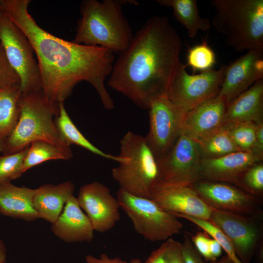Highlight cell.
<instances>
[{
  "instance_id": "cell-36",
  "label": "cell",
  "mask_w": 263,
  "mask_h": 263,
  "mask_svg": "<svg viewBox=\"0 0 263 263\" xmlns=\"http://www.w3.org/2000/svg\"><path fill=\"white\" fill-rule=\"evenodd\" d=\"M168 263H183L181 243L170 238L167 240Z\"/></svg>"
},
{
  "instance_id": "cell-9",
  "label": "cell",
  "mask_w": 263,
  "mask_h": 263,
  "mask_svg": "<svg viewBox=\"0 0 263 263\" xmlns=\"http://www.w3.org/2000/svg\"><path fill=\"white\" fill-rule=\"evenodd\" d=\"M225 65L199 74L190 75L181 62L169 87L167 97L185 113L203 102L218 95Z\"/></svg>"
},
{
  "instance_id": "cell-5",
  "label": "cell",
  "mask_w": 263,
  "mask_h": 263,
  "mask_svg": "<svg viewBox=\"0 0 263 263\" xmlns=\"http://www.w3.org/2000/svg\"><path fill=\"white\" fill-rule=\"evenodd\" d=\"M210 24L236 51L263 50V0H211Z\"/></svg>"
},
{
  "instance_id": "cell-41",
  "label": "cell",
  "mask_w": 263,
  "mask_h": 263,
  "mask_svg": "<svg viewBox=\"0 0 263 263\" xmlns=\"http://www.w3.org/2000/svg\"><path fill=\"white\" fill-rule=\"evenodd\" d=\"M207 263H234L227 256L225 255L219 260L214 261L208 262Z\"/></svg>"
},
{
  "instance_id": "cell-13",
  "label": "cell",
  "mask_w": 263,
  "mask_h": 263,
  "mask_svg": "<svg viewBox=\"0 0 263 263\" xmlns=\"http://www.w3.org/2000/svg\"><path fill=\"white\" fill-rule=\"evenodd\" d=\"M191 186L213 208L258 218L262 213L258 198L225 182L200 180Z\"/></svg>"
},
{
  "instance_id": "cell-39",
  "label": "cell",
  "mask_w": 263,
  "mask_h": 263,
  "mask_svg": "<svg viewBox=\"0 0 263 263\" xmlns=\"http://www.w3.org/2000/svg\"><path fill=\"white\" fill-rule=\"evenodd\" d=\"M253 152L262 160L263 157V122L257 125L255 143Z\"/></svg>"
},
{
  "instance_id": "cell-31",
  "label": "cell",
  "mask_w": 263,
  "mask_h": 263,
  "mask_svg": "<svg viewBox=\"0 0 263 263\" xmlns=\"http://www.w3.org/2000/svg\"><path fill=\"white\" fill-rule=\"evenodd\" d=\"M187 65L194 71L201 72L212 69L215 63V55L206 42L191 48L188 54Z\"/></svg>"
},
{
  "instance_id": "cell-21",
  "label": "cell",
  "mask_w": 263,
  "mask_h": 263,
  "mask_svg": "<svg viewBox=\"0 0 263 263\" xmlns=\"http://www.w3.org/2000/svg\"><path fill=\"white\" fill-rule=\"evenodd\" d=\"M74 190L75 186L71 181L57 185L45 184L35 189L32 202L39 218L54 223L66 201L73 195Z\"/></svg>"
},
{
  "instance_id": "cell-34",
  "label": "cell",
  "mask_w": 263,
  "mask_h": 263,
  "mask_svg": "<svg viewBox=\"0 0 263 263\" xmlns=\"http://www.w3.org/2000/svg\"><path fill=\"white\" fill-rule=\"evenodd\" d=\"M181 245L183 263H207L195 248L191 238L188 234L185 235Z\"/></svg>"
},
{
  "instance_id": "cell-11",
  "label": "cell",
  "mask_w": 263,
  "mask_h": 263,
  "mask_svg": "<svg viewBox=\"0 0 263 263\" xmlns=\"http://www.w3.org/2000/svg\"><path fill=\"white\" fill-rule=\"evenodd\" d=\"M148 110L150 128L144 137L157 163L166 156L181 134L185 113L167 95L152 101Z\"/></svg>"
},
{
  "instance_id": "cell-12",
  "label": "cell",
  "mask_w": 263,
  "mask_h": 263,
  "mask_svg": "<svg viewBox=\"0 0 263 263\" xmlns=\"http://www.w3.org/2000/svg\"><path fill=\"white\" fill-rule=\"evenodd\" d=\"M211 208L209 221L227 237L243 263H250L263 243V225L258 217Z\"/></svg>"
},
{
  "instance_id": "cell-4",
  "label": "cell",
  "mask_w": 263,
  "mask_h": 263,
  "mask_svg": "<svg viewBox=\"0 0 263 263\" xmlns=\"http://www.w3.org/2000/svg\"><path fill=\"white\" fill-rule=\"evenodd\" d=\"M59 113V104L48 100L42 91L22 93L18 122L1 153L19 152L34 141H43L73 154L70 147L62 141L56 130L54 117Z\"/></svg>"
},
{
  "instance_id": "cell-26",
  "label": "cell",
  "mask_w": 263,
  "mask_h": 263,
  "mask_svg": "<svg viewBox=\"0 0 263 263\" xmlns=\"http://www.w3.org/2000/svg\"><path fill=\"white\" fill-rule=\"evenodd\" d=\"M73 154L50 143L36 141L29 146L24 158L22 172L23 173L31 168L50 160H69Z\"/></svg>"
},
{
  "instance_id": "cell-3",
  "label": "cell",
  "mask_w": 263,
  "mask_h": 263,
  "mask_svg": "<svg viewBox=\"0 0 263 263\" xmlns=\"http://www.w3.org/2000/svg\"><path fill=\"white\" fill-rule=\"evenodd\" d=\"M120 0H85L80 6L81 17L77 22L73 42L100 46L119 53L128 46L134 34Z\"/></svg>"
},
{
  "instance_id": "cell-14",
  "label": "cell",
  "mask_w": 263,
  "mask_h": 263,
  "mask_svg": "<svg viewBox=\"0 0 263 263\" xmlns=\"http://www.w3.org/2000/svg\"><path fill=\"white\" fill-rule=\"evenodd\" d=\"M76 198L94 231L106 232L113 228L120 219L118 200L103 184L94 181L82 186Z\"/></svg>"
},
{
  "instance_id": "cell-37",
  "label": "cell",
  "mask_w": 263,
  "mask_h": 263,
  "mask_svg": "<svg viewBox=\"0 0 263 263\" xmlns=\"http://www.w3.org/2000/svg\"><path fill=\"white\" fill-rule=\"evenodd\" d=\"M86 263H142L139 258H134L130 261H124L118 258H111L107 254H101L98 258L91 255L85 256Z\"/></svg>"
},
{
  "instance_id": "cell-16",
  "label": "cell",
  "mask_w": 263,
  "mask_h": 263,
  "mask_svg": "<svg viewBox=\"0 0 263 263\" xmlns=\"http://www.w3.org/2000/svg\"><path fill=\"white\" fill-rule=\"evenodd\" d=\"M263 79V50H251L225 65L218 95L226 106L256 82Z\"/></svg>"
},
{
  "instance_id": "cell-1",
  "label": "cell",
  "mask_w": 263,
  "mask_h": 263,
  "mask_svg": "<svg viewBox=\"0 0 263 263\" xmlns=\"http://www.w3.org/2000/svg\"><path fill=\"white\" fill-rule=\"evenodd\" d=\"M30 0H2L0 10L25 34L34 49L42 91L49 101L59 104L79 82L86 81L98 94L104 107L114 103L104 81L111 74L113 53L100 46L77 44L59 38L40 27L28 11Z\"/></svg>"
},
{
  "instance_id": "cell-32",
  "label": "cell",
  "mask_w": 263,
  "mask_h": 263,
  "mask_svg": "<svg viewBox=\"0 0 263 263\" xmlns=\"http://www.w3.org/2000/svg\"><path fill=\"white\" fill-rule=\"evenodd\" d=\"M237 185L244 191L257 198L263 191V165L258 163L248 169L242 176Z\"/></svg>"
},
{
  "instance_id": "cell-8",
  "label": "cell",
  "mask_w": 263,
  "mask_h": 263,
  "mask_svg": "<svg viewBox=\"0 0 263 263\" xmlns=\"http://www.w3.org/2000/svg\"><path fill=\"white\" fill-rule=\"evenodd\" d=\"M0 43L20 78L22 93L42 91L39 67L31 43L0 9Z\"/></svg>"
},
{
  "instance_id": "cell-17",
  "label": "cell",
  "mask_w": 263,
  "mask_h": 263,
  "mask_svg": "<svg viewBox=\"0 0 263 263\" xmlns=\"http://www.w3.org/2000/svg\"><path fill=\"white\" fill-rule=\"evenodd\" d=\"M226 107L218 95L199 104L184 114L181 134L198 142L223 125Z\"/></svg>"
},
{
  "instance_id": "cell-40",
  "label": "cell",
  "mask_w": 263,
  "mask_h": 263,
  "mask_svg": "<svg viewBox=\"0 0 263 263\" xmlns=\"http://www.w3.org/2000/svg\"><path fill=\"white\" fill-rule=\"evenodd\" d=\"M209 249L212 257L215 260H217L221 255L223 249L220 244L212 238L209 239Z\"/></svg>"
},
{
  "instance_id": "cell-38",
  "label": "cell",
  "mask_w": 263,
  "mask_h": 263,
  "mask_svg": "<svg viewBox=\"0 0 263 263\" xmlns=\"http://www.w3.org/2000/svg\"><path fill=\"white\" fill-rule=\"evenodd\" d=\"M167 248L168 242L165 241L158 248L153 251L147 260L142 263H168Z\"/></svg>"
},
{
  "instance_id": "cell-10",
  "label": "cell",
  "mask_w": 263,
  "mask_h": 263,
  "mask_svg": "<svg viewBox=\"0 0 263 263\" xmlns=\"http://www.w3.org/2000/svg\"><path fill=\"white\" fill-rule=\"evenodd\" d=\"M203 158L198 142L181 134L166 156L157 163L158 181L191 186L200 180Z\"/></svg>"
},
{
  "instance_id": "cell-29",
  "label": "cell",
  "mask_w": 263,
  "mask_h": 263,
  "mask_svg": "<svg viewBox=\"0 0 263 263\" xmlns=\"http://www.w3.org/2000/svg\"><path fill=\"white\" fill-rule=\"evenodd\" d=\"M178 218H182L191 222L216 240L222 249L234 263H243L238 257L234 247L225 234L208 220L196 218L187 215H176Z\"/></svg>"
},
{
  "instance_id": "cell-35",
  "label": "cell",
  "mask_w": 263,
  "mask_h": 263,
  "mask_svg": "<svg viewBox=\"0 0 263 263\" xmlns=\"http://www.w3.org/2000/svg\"><path fill=\"white\" fill-rule=\"evenodd\" d=\"M205 232L199 231L191 238L192 242L202 257L207 262L214 261L209 249V239Z\"/></svg>"
},
{
  "instance_id": "cell-24",
  "label": "cell",
  "mask_w": 263,
  "mask_h": 263,
  "mask_svg": "<svg viewBox=\"0 0 263 263\" xmlns=\"http://www.w3.org/2000/svg\"><path fill=\"white\" fill-rule=\"evenodd\" d=\"M159 4L171 8L176 19L188 31L189 37L194 38L200 31H207L210 22L200 16L196 0H157Z\"/></svg>"
},
{
  "instance_id": "cell-19",
  "label": "cell",
  "mask_w": 263,
  "mask_h": 263,
  "mask_svg": "<svg viewBox=\"0 0 263 263\" xmlns=\"http://www.w3.org/2000/svg\"><path fill=\"white\" fill-rule=\"evenodd\" d=\"M51 224L52 231L64 242H90L94 239L92 224L74 195L66 201L62 213Z\"/></svg>"
},
{
  "instance_id": "cell-6",
  "label": "cell",
  "mask_w": 263,
  "mask_h": 263,
  "mask_svg": "<svg viewBox=\"0 0 263 263\" xmlns=\"http://www.w3.org/2000/svg\"><path fill=\"white\" fill-rule=\"evenodd\" d=\"M119 156L123 160L112 170L119 189L132 195L150 198L158 181L156 159L144 136L128 132L120 141Z\"/></svg>"
},
{
  "instance_id": "cell-25",
  "label": "cell",
  "mask_w": 263,
  "mask_h": 263,
  "mask_svg": "<svg viewBox=\"0 0 263 263\" xmlns=\"http://www.w3.org/2000/svg\"><path fill=\"white\" fill-rule=\"evenodd\" d=\"M21 94L20 86L0 89V153L18 122Z\"/></svg>"
},
{
  "instance_id": "cell-33",
  "label": "cell",
  "mask_w": 263,
  "mask_h": 263,
  "mask_svg": "<svg viewBox=\"0 0 263 263\" xmlns=\"http://www.w3.org/2000/svg\"><path fill=\"white\" fill-rule=\"evenodd\" d=\"M20 85V78L9 63L0 43V89Z\"/></svg>"
},
{
  "instance_id": "cell-27",
  "label": "cell",
  "mask_w": 263,
  "mask_h": 263,
  "mask_svg": "<svg viewBox=\"0 0 263 263\" xmlns=\"http://www.w3.org/2000/svg\"><path fill=\"white\" fill-rule=\"evenodd\" d=\"M203 158H215L240 151L223 125L198 142Z\"/></svg>"
},
{
  "instance_id": "cell-28",
  "label": "cell",
  "mask_w": 263,
  "mask_h": 263,
  "mask_svg": "<svg viewBox=\"0 0 263 263\" xmlns=\"http://www.w3.org/2000/svg\"><path fill=\"white\" fill-rule=\"evenodd\" d=\"M257 125L253 122H243L229 123L224 125L239 150L253 152Z\"/></svg>"
},
{
  "instance_id": "cell-23",
  "label": "cell",
  "mask_w": 263,
  "mask_h": 263,
  "mask_svg": "<svg viewBox=\"0 0 263 263\" xmlns=\"http://www.w3.org/2000/svg\"><path fill=\"white\" fill-rule=\"evenodd\" d=\"M59 113L55 118L54 122L57 132L67 146L75 145L82 147L92 153L118 163L122 161L119 156L106 153L89 141L77 129L68 115L64 102L59 103Z\"/></svg>"
},
{
  "instance_id": "cell-30",
  "label": "cell",
  "mask_w": 263,
  "mask_h": 263,
  "mask_svg": "<svg viewBox=\"0 0 263 263\" xmlns=\"http://www.w3.org/2000/svg\"><path fill=\"white\" fill-rule=\"evenodd\" d=\"M28 148L16 153L0 155V184L11 182L23 174V161Z\"/></svg>"
},
{
  "instance_id": "cell-20",
  "label": "cell",
  "mask_w": 263,
  "mask_h": 263,
  "mask_svg": "<svg viewBox=\"0 0 263 263\" xmlns=\"http://www.w3.org/2000/svg\"><path fill=\"white\" fill-rule=\"evenodd\" d=\"M263 122V79L256 82L227 105L223 125L232 122Z\"/></svg>"
},
{
  "instance_id": "cell-42",
  "label": "cell",
  "mask_w": 263,
  "mask_h": 263,
  "mask_svg": "<svg viewBox=\"0 0 263 263\" xmlns=\"http://www.w3.org/2000/svg\"><path fill=\"white\" fill-rule=\"evenodd\" d=\"M2 0H0V8L1 3H2Z\"/></svg>"
},
{
  "instance_id": "cell-18",
  "label": "cell",
  "mask_w": 263,
  "mask_h": 263,
  "mask_svg": "<svg viewBox=\"0 0 263 263\" xmlns=\"http://www.w3.org/2000/svg\"><path fill=\"white\" fill-rule=\"evenodd\" d=\"M261 160L253 152L238 151L215 158H203L200 180L237 184L251 167Z\"/></svg>"
},
{
  "instance_id": "cell-22",
  "label": "cell",
  "mask_w": 263,
  "mask_h": 263,
  "mask_svg": "<svg viewBox=\"0 0 263 263\" xmlns=\"http://www.w3.org/2000/svg\"><path fill=\"white\" fill-rule=\"evenodd\" d=\"M35 191L11 182L0 184V214L27 222L39 219L32 202Z\"/></svg>"
},
{
  "instance_id": "cell-7",
  "label": "cell",
  "mask_w": 263,
  "mask_h": 263,
  "mask_svg": "<svg viewBox=\"0 0 263 263\" xmlns=\"http://www.w3.org/2000/svg\"><path fill=\"white\" fill-rule=\"evenodd\" d=\"M116 198L135 231L146 240L167 241L179 233L184 226L177 216L150 198L134 196L120 189Z\"/></svg>"
},
{
  "instance_id": "cell-2",
  "label": "cell",
  "mask_w": 263,
  "mask_h": 263,
  "mask_svg": "<svg viewBox=\"0 0 263 263\" xmlns=\"http://www.w3.org/2000/svg\"><path fill=\"white\" fill-rule=\"evenodd\" d=\"M182 46L167 17L150 18L118 54L108 85L138 107L149 109L152 101L167 95L181 63Z\"/></svg>"
},
{
  "instance_id": "cell-15",
  "label": "cell",
  "mask_w": 263,
  "mask_h": 263,
  "mask_svg": "<svg viewBox=\"0 0 263 263\" xmlns=\"http://www.w3.org/2000/svg\"><path fill=\"white\" fill-rule=\"evenodd\" d=\"M150 199L175 215H187L209 220L211 207L191 186L170 185L157 181L151 190Z\"/></svg>"
}]
</instances>
